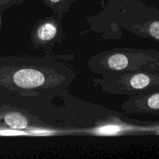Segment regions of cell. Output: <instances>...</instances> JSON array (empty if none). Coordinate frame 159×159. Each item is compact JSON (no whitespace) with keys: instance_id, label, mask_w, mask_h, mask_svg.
Wrapping results in <instances>:
<instances>
[{"instance_id":"obj_4","label":"cell","mask_w":159,"mask_h":159,"mask_svg":"<svg viewBox=\"0 0 159 159\" xmlns=\"http://www.w3.org/2000/svg\"><path fill=\"white\" fill-rule=\"evenodd\" d=\"M108 65L113 70H123L128 65V58L124 54H114L109 58Z\"/></svg>"},{"instance_id":"obj_2","label":"cell","mask_w":159,"mask_h":159,"mask_svg":"<svg viewBox=\"0 0 159 159\" xmlns=\"http://www.w3.org/2000/svg\"><path fill=\"white\" fill-rule=\"evenodd\" d=\"M5 123L9 127L14 129H24L28 125L26 118L17 113H8L5 116Z\"/></svg>"},{"instance_id":"obj_5","label":"cell","mask_w":159,"mask_h":159,"mask_svg":"<svg viewBox=\"0 0 159 159\" xmlns=\"http://www.w3.org/2000/svg\"><path fill=\"white\" fill-rule=\"evenodd\" d=\"M145 33L148 37L159 41V12L155 17L148 22L145 27Z\"/></svg>"},{"instance_id":"obj_3","label":"cell","mask_w":159,"mask_h":159,"mask_svg":"<svg viewBox=\"0 0 159 159\" xmlns=\"http://www.w3.org/2000/svg\"><path fill=\"white\" fill-rule=\"evenodd\" d=\"M57 34V27L51 23H46L40 26L37 30V36L40 40L48 41L54 38Z\"/></svg>"},{"instance_id":"obj_10","label":"cell","mask_w":159,"mask_h":159,"mask_svg":"<svg viewBox=\"0 0 159 159\" xmlns=\"http://www.w3.org/2000/svg\"><path fill=\"white\" fill-rule=\"evenodd\" d=\"M156 133L158 134H159V127H158V129L156 130Z\"/></svg>"},{"instance_id":"obj_1","label":"cell","mask_w":159,"mask_h":159,"mask_svg":"<svg viewBox=\"0 0 159 159\" xmlns=\"http://www.w3.org/2000/svg\"><path fill=\"white\" fill-rule=\"evenodd\" d=\"M13 81L19 87L32 89L39 87L44 83V75L34 69H22L14 74Z\"/></svg>"},{"instance_id":"obj_7","label":"cell","mask_w":159,"mask_h":159,"mask_svg":"<svg viewBox=\"0 0 159 159\" xmlns=\"http://www.w3.org/2000/svg\"><path fill=\"white\" fill-rule=\"evenodd\" d=\"M0 134L1 135H24L26 133L20 131V130H0Z\"/></svg>"},{"instance_id":"obj_9","label":"cell","mask_w":159,"mask_h":159,"mask_svg":"<svg viewBox=\"0 0 159 159\" xmlns=\"http://www.w3.org/2000/svg\"><path fill=\"white\" fill-rule=\"evenodd\" d=\"M50 1L53 3H57V2H60L61 0H50Z\"/></svg>"},{"instance_id":"obj_6","label":"cell","mask_w":159,"mask_h":159,"mask_svg":"<svg viewBox=\"0 0 159 159\" xmlns=\"http://www.w3.org/2000/svg\"><path fill=\"white\" fill-rule=\"evenodd\" d=\"M122 130V127L119 125H105L99 127L95 130L96 134L101 135H113L118 134Z\"/></svg>"},{"instance_id":"obj_8","label":"cell","mask_w":159,"mask_h":159,"mask_svg":"<svg viewBox=\"0 0 159 159\" xmlns=\"http://www.w3.org/2000/svg\"><path fill=\"white\" fill-rule=\"evenodd\" d=\"M34 134H38V133H40V134H44V133H49V131H48V130H35V131H33Z\"/></svg>"}]
</instances>
